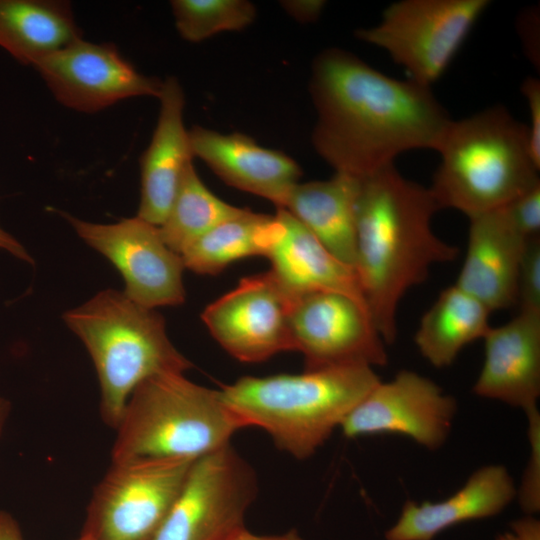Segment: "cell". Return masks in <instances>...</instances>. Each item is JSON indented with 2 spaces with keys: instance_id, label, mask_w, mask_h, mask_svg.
I'll return each instance as SVG.
<instances>
[{
  "instance_id": "cell-1",
  "label": "cell",
  "mask_w": 540,
  "mask_h": 540,
  "mask_svg": "<svg viewBox=\"0 0 540 540\" xmlns=\"http://www.w3.org/2000/svg\"><path fill=\"white\" fill-rule=\"evenodd\" d=\"M309 87L315 150L335 172L358 179L404 152L437 151L452 121L431 87L392 78L339 48L317 55Z\"/></svg>"
},
{
  "instance_id": "cell-2",
  "label": "cell",
  "mask_w": 540,
  "mask_h": 540,
  "mask_svg": "<svg viewBox=\"0 0 540 540\" xmlns=\"http://www.w3.org/2000/svg\"><path fill=\"white\" fill-rule=\"evenodd\" d=\"M440 209L429 187L389 165L361 179L356 202L355 271L385 344L397 336V310L430 268L455 260L459 249L432 230Z\"/></svg>"
},
{
  "instance_id": "cell-3",
  "label": "cell",
  "mask_w": 540,
  "mask_h": 540,
  "mask_svg": "<svg viewBox=\"0 0 540 540\" xmlns=\"http://www.w3.org/2000/svg\"><path fill=\"white\" fill-rule=\"evenodd\" d=\"M379 381L372 367L348 365L245 376L223 386L220 393L247 427L263 429L279 449L306 459Z\"/></svg>"
},
{
  "instance_id": "cell-4",
  "label": "cell",
  "mask_w": 540,
  "mask_h": 540,
  "mask_svg": "<svg viewBox=\"0 0 540 540\" xmlns=\"http://www.w3.org/2000/svg\"><path fill=\"white\" fill-rule=\"evenodd\" d=\"M429 187L440 209L468 218L500 209L540 184L527 124L501 105L453 120Z\"/></svg>"
},
{
  "instance_id": "cell-5",
  "label": "cell",
  "mask_w": 540,
  "mask_h": 540,
  "mask_svg": "<svg viewBox=\"0 0 540 540\" xmlns=\"http://www.w3.org/2000/svg\"><path fill=\"white\" fill-rule=\"evenodd\" d=\"M96 369L100 417L115 429L134 389L156 375L184 373L191 362L168 337L165 319L123 292L106 289L63 314Z\"/></svg>"
},
{
  "instance_id": "cell-6",
  "label": "cell",
  "mask_w": 540,
  "mask_h": 540,
  "mask_svg": "<svg viewBox=\"0 0 540 540\" xmlns=\"http://www.w3.org/2000/svg\"><path fill=\"white\" fill-rule=\"evenodd\" d=\"M247 427L220 390L164 373L139 384L128 398L112 445L111 461L195 460L230 443Z\"/></svg>"
},
{
  "instance_id": "cell-7",
  "label": "cell",
  "mask_w": 540,
  "mask_h": 540,
  "mask_svg": "<svg viewBox=\"0 0 540 540\" xmlns=\"http://www.w3.org/2000/svg\"><path fill=\"white\" fill-rule=\"evenodd\" d=\"M489 0H400L355 36L385 51L409 79L431 87L447 70Z\"/></svg>"
},
{
  "instance_id": "cell-8",
  "label": "cell",
  "mask_w": 540,
  "mask_h": 540,
  "mask_svg": "<svg viewBox=\"0 0 540 540\" xmlns=\"http://www.w3.org/2000/svg\"><path fill=\"white\" fill-rule=\"evenodd\" d=\"M193 461H111L93 489L80 535L88 540H152Z\"/></svg>"
},
{
  "instance_id": "cell-9",
  "label": "cell",
  "mask_w": 540,
  "mask_h": 540,
  "mask_svg": "<svg viewBox=\"0 0 540 540\" xmlns=\"http://www.w3.org/2000/svg\"><path fill=\"white\" fill-rule=\"evenodd\" d=\"M253 467L229 444L195 459L152 540H229L256 498Z\"/></svg>"
},
{
  "instance_id": "cell-10",
  "label": "cell",
  "mask_w": 540,
  "mask_h": 540,
  "mask_svg": "<svg viewBox=\"0 0 540 540\" xmlns=\"http://www.w3.org/2000/svg\"><path fill=\"white\" fill-rule=\"evenodd\" d=\"M295 296L269 270L241 279L210 303L201 318L229 355L241 362H262L295 351L291 331Z\"/></svg>"
},
{
  "instance_id": "cell-11",
  "label": "cell",
  "mask_w": 540,
  "mask_h": 540,
  "mask_svg": "<svg viewBox=\"0 0 540 540\" xmlns=\"http://www.w3.org/2000/svg\"><path fill=\"white\" fill-rule=\"evenodd\" d=\"M64 216L78 236L120 272L127 298L151 309L185 301L182 257L165 244L158 226L138 216L112 224Z\"/></svg>"
},
{
  "instance_id": "cell-12",
  "label": "cell",
  "mask_w": 540,
  "mask_h": 540,
  "mask_svg": "<svg viewBox=\"0 0 540 540\" xmlns=\"http://www.w3.org/2000/svg\"><path fill=\"white\" fill-rule=\"evenodd\" d=\"M295 351L305 370L348 365L385 366L388 355L368 307L334 291L296 295L291 313Z\"/></svg>"
},
{
  "instance_id": "cell-13",
  "label": "cell",
  "mask_w": 540,
  "mask_h": 540,
  "mask_svg": "<svg viewBox=\"0 0 540 540\" xmlns=\"http://www.w3.org/2000/svg\"><path fill=\"white\" fill-rule=\"evenodd\" d=\"M33 67L55 99L75 111L94 113L139 96L159 97L163 81L140 73L115 45L82 38Z\"/></svg>"
},
{
  "instance_id": "cell-14",
  "label": "cell",
  "mask_w": 540,
  "mask_h": 540,
  "mask_svg": "<svg viewBox=\"0 0 540 540\" xmlns=\"http://www.w3.org/2000/svg\"><path fill=\"white\" fill-rule=\"evenodd\" d=\"M456 411V399L434 381L402 370L390 381H379L350 411L340 428L348 438L402 434L435 450L447 440Z\"/></svg>"
},
{
  "instance_id": "cell-15",
  "label": "cell",
  "mask_w": 540,
  "mask_h": 540,
  "mask_svg": "<svg viewBox=\"0 0 540 540\" xmlns=\"http://www.w3.org/2000/svg\"><path fill=\"white\" fill-rule=\"evenodd\" d=\"M485 357L473 392L522 409L538 411L540 396V313L519 311L509 322L489 329Z\"/></svg>"
},
{
  "instance_id": "cell-16",
  "label": "cell",
  "mask_w": 540,
  "mask_h": 540,
  "mask_svg": "<svg viewBox=\"0 0 540 540\" xmlns=\"http://www.w3.org/2000/svg\"><path fill=\"white\" fill-rule=\"evenodd\" d=\"M193 157L201 159L226 184L283 208L301 169L288 155L262 147L241 133L222 134L195 126L189 130Z\"/></svg>"
},
{
  "instance_id": "cell-17",
  "label": "cell",
  "mask_w": 540,
  "mask_h": 540,
  "mask_svg": "<svg viewBox=\"0 0 540 540\" xmlns=\"http://www.w3.org/2000/svg\"><path fill=\"white\" fill-rule=\"evenodd\" d=\"M466 257L455 285L491 312L517 303V281L528 241L504 208L469 218Z\"/></svg>"
},
{
  "instance_id": "cell-18",
  "label": "cell",
  "mask_w": 540,
  "mask_h": 540,
  "mask_svg": "<svg viewBox=\"0 0 540 540\" xmlns=\"http://www.w3.org/2000/svg\"><path fill=\"white\" fill-rule=\"evenodd\" d=\"M158 99L157 124L140 158L141 191L136 215L156 226L163 222L193 158L183 119L184 92L175 77L163 81Z\"/></svg>"
},
{
  "instance_id": "cell-19",
  "label": "cell",
  "mask_w": 540,
  "mask_h": 540,
  "mask_svg": "<svg viewBox=\"0 0 540 540\" xmlns=\"http://www.w3.org/2000/svg\"><path fill=\"white\" fill-rule=\"evenodd\" d=\"M517 488L503 465L476 470L449 498L439 502L407 501L386 540H433L442 531L471 520L501 513L516 497Z\"/></svg>"
},
{
  "instance_id": "cell-20",
  "label": "cell",
  "mask_w": 540,
  "mask_h": 540,
  "mask_svg": "<svg viewBox=\"0 0 540 540\" xmlns=\"http://www.w3.org/2000/svg\"><path fill=\"white\" fill-rule=\"evenodd\" d=\"M266 257L270 271L294 295L334 291L367 306L355 269L336 259L283 208H277L274 215L273 238Z\"/></svg>"
},
{
  "instance_id": "cell-21",
  "label": "cell",
  "mask_w": 540,
  "mask_h": 540,
  "mask_svg": "<svg viewBox=\"0 0 540 540\" xmlns=\"http://www.w3.org/2000/svg\"><path fill=\"white\" fill-rule=\"evenodd\" d=\"M360 184L361 179L338 172L327 180L298 182L283 206L336 259L354 269Z\"/></svg>"
},
{
  "instance_id": "cell-22",
  "label": "cell",
  "mask_w": 540,
  "mask_h": 540,
  "mask_svg": "<svg viewBox=\"0 0 540 540\" xmlns=\"http://www.w3.org/2000/svg\"><path fill=\"white\" fill-rule=\"evenodd\" d=\"M82 38L66 1L0 0V47L24 64Z\"/></svg>"
},
{
  "instance_id": "cell-23",
  "label": "cell",
  "mask_w": 540,
  "mask_h": 540,
  "mask_svg": "<svg viewBox=\"0 0 540 540\" xmlns=\"http://www.w3.org/2000/svg\"><path fill=\"white\" fill-rule=\"evenodd\" d=\"M491 311L458 287L443 290L422 316L415 333L421 355L434 367L450 366L468 344L484 338Z\"/></svg>"
},
{
  "instance_id": "cell-24",
  "label": "cell",
  "mask_w": 540,
  "mask_h": 540,
  "mask_svg": "<svg viewBox=\"0 0 540 540\" xmlns=\"http://www.w3.org/2000/svg\"><path fill=\"white\" fill-rule=\"evenodd\" d=\"M273 229L274 215L243 208L202 235L181 254L185 269L201 275H215L243 258L266 257Z\"/></svg>"
},
{
  "instance_id": "cell-25",
  "label": "cell",
  "mask_w": 540,
  "mask_h": 540,
  "mask_svg": "<svg viewBox=\"0 0 540 540\" xmlns=\"http://www.w3.org/2000/svg\"><path fill=\"white\" fill-rule=\"evenodd\" d=\"M242 209L212 193L197 174L193 162H190L158 229L165 244L181 255L202 235Z\"/></svg>"
},
{
  "instance_id": "cell-26",
  "label": "cell",
  "mask_w": 540,
  "mask_h": 540,
  "mask_svg": "<svg viewBox=\"0 0 540 540\" xmlns=\"http://www.w3.org/2000/svg\"><path fill=\"white\" fill-rule=\"evenodd\" d=\"M170 5L180 36L194 43L242 30L256 16L255 6L245 0H173Z\"/></svg>"
},
{
  "instance_id": "cell-27",
  "label": "cell",
  "mask_w": 540,
  "mask_h": 540,
  "mask_svg": "<svg viewBox=\"0 0 540 540\" xmlns=\"http://www.w3.org/2000/svg\"><path fill=\"white\" fill-rule=\"evenodd\" d=\"M526 417L530 455L516 496L523 512L533 516L540 510V413Z\"/></svg>"
},
{
  "instance_id": "cell-28",
  "label": "cell",
  "mask_w": 540,
  "mask_h": 540,
  "mask_svg": "<svg viewBox=\"0 0 540 540\" xmlns=\"http://www.w3.org/2000/svg\"><path fill=\"white\" fill-rule=\"evenodd\" d=\"M520 311L540 313V238L528 239L517 281Z\"/></svg>"
},
{
  "instance_id": "cell-29",
  "label": "cell",
  "mask_w": 540,
  "mask_h": 540,
  "mask_svg": "<svg viewBox=\"0 0 540 540\" xmlns=\"http://www.w3.org/2000/svg\"><path fill=\"white\" fill-rule=\"evenodd\" d=\"M504 208L516 229L527 239L539 236L540 184L525 192Z\"/></svg>"
},
{
  "instance_id": "cell-30",
  "label": "cell",
  "mask_w": 540,
  "mask_h": 540,
  "mask_svg": "<svg viewBox=\"0 0 540 540\" xmlns=\"http://www.w3.org/2000/svg\"><path fill=\"white\" fill-rule=\"evenodd\" d=\"M520 91L529 110L530 121L527 125L528 139L532 156L540 166V81L529 76L521 84Z\"/></svg>"
},
{
  "instance_id": "cell-31",
  "label": "cell",
  "mask_w": 540,
  "mask_h": 540,
  "mask_svg": "<svg viewBox=\"0 0 540 540\" xmlns=\"http://www.w3.org/2000/svg\"><path fill=\"white\" fill-rule=\"evenodd\" d=\"M539 11L535 7L522 12L518 20L519 35L529 60L539 63V50L536 48V36H539ZM539 42H537L538 44ZM539 67V65H538Z\"/></svg>"
},
{
  "instance_id": "cell-32",
  "label": "cell",
  "mask_w": 540,
  "mask_h": 540,
  "mask_svg": "<svg viewBox=\"0 0 540 540\" xmlns=\"http://www.w3.org/2000/svg\"><path fill=\"white\" fill-rule=\"evenodd\" d=\"M325 5L324 1H291L284 4L285 9L300 21L316 20Z\"/></svg>"
},
{
  "instance_id": "cell-33",
  "label": "cell",
  "mask_w": 540,
  "mask_h": 540,
  "mask_svg": "<svg viewBox=\"0 0 540 540\" xmlns=\"http://www.w3.org/2000/svg\"><path fill=\"white\" fill-rule=\"evenodd\" d=\"M0 251H6L7 253L11 254L12 256L33 264V259L28 253V251L25 249V247L11 234L6 232L1 226H0Z\"/></svg>"
},
{
  "instance_id": "cell-34",
  "label": "cell",
  "mask_w": 540,
  "mask_h": 540,
  "mask_svg": "<svg viewBox=\"0 0 540 540\" xmlns=\"http://www.w3.org/2000/svg\"><path fill=\"white\" fill-rule=\"evenodd\" d=\"M0 540H24L18 522L4 510H0Z\"/></svg>"
},
{
  "instance_id": "cell-35",
  "label": "cell",
  "mask_w": 540,
  "mask_h": 540,
  "mask_svg": "<svg viewBox=\"0 0 540 540\" xmlns=\"http://www.w3.org/2000/svg\"><path fill=\"white\" fill-rule=\"evenodd\" d=\"M229 540H303L296 530H290L276 535H257L246 528L235 534Z\"/></svg>"
},
{
  "instance_id": "cell-36",
  "label": "cell",
  "mask_w": 540,
  "mask_h": 540,
  "mask_svg": "<svg viewBox=\"0 0 540 540\" xmlns=\"http://www.w3.org/2000/svg\"><path fill=\"white\" fill-rule=\"evenodd\" d=\"M10 411H11L10 402L5 398L0 397V435L8 419Z\"/></svg>"
},
{
  "instance_id": "cell-37",
  "label": "cell",
  "mask_w": 540,
  "mask_h": 540,
  "mask_svg": "<svg viewBox=\"0 0 540 540\" xmlns=\"http://www.w3.org/2000/svg\"><path fill=\"white\" fill-rule=\"evenodd\" d=\"M495 540H519L514 533L511 531L499 534L496 536Z\"/></svg>"
},
{
  "instance_id": "cell-38",
  "label": "cell",
  "mask_w": 540,
  "mask_h": 540,
  "mask_svg": "<svg viewBox=\"0 0 540 540\" xmlns=\"http://www.w3.org/2000/svg\"><path fill=\"white\" fill-rule=\"evenodd\" d=\"M75 540H88V539L80 535V536H79L77 539H75Z\"/></svg>"
}]
</instances>
